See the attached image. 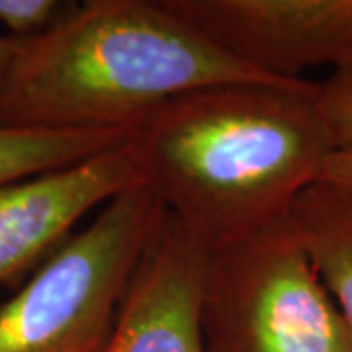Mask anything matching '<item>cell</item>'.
Instances as JSON below:
<instances>
[{"instance_id":"2","label":"cell","mask_w":352,"mask_h":352,"mask_svg":"<svg viewBox=\"0 0 352 352\" xmlns=\"http://www.w3.org/2000/svg\"><path fill=\"white\" fill-rule=\"evenodd\" d=\"M241 80L280 78L231 57L164 0H87L47 34L18 41L0 124L131 133L173 98Z\"/></svg>"},{"instance_id":"12","label":"cell","mask_w":352,"mask_h":352,"mask_svg":"<svg viewBox=\"0 0 352 352\" xmlns=\"http://www.w3.org/2000/svg\"><path fill=\"white\" fill-rule=\"evenodd\" d=\"M319 180L342 184V186H352V145L335 149L329 155Z\"/></svg>"},{"instance_id":"9","label":"cell","mask_w":352,"mask_h":352,"mask_svg":"<svg viewBox=\"0 0 352 352\" xmlns=\"http://www.w3.org/2000/svg\"><path fill=\"white\" fill-rule=\"evenodd\" d=\"M131 133L51 131L0 124V186L51 173L124 145Z\"/></svg>"},{"instance_id":"11","label":"cell","mask_w":352,"mask_h":352,"mask_svg":"<svg viewBox=\"0 0 352 352\" xmlns=\"http://www.w3.org/2000/svg\"><path fill=\"white\" fill-rule=\"evenodd\" d=\"M319 106L333 147L352 145V57L319 85Z\"/></svg>"},{"instance_id":"10","label":"cell","mask_w":352,"mask_h":352,"mask_svg":"<svg viewBox=\"0 0 352 352\" xmlns=\"http://www.w3.org/2000/svg\"><path fill=\"white\" fill-rule=\"evenodd\" d=\"M73 6L75 2L61 0H0V25L16 41L36 39L53 30Z\"/></svg>"},{"instance_id":"8","label":"cell","mask_w":352,"mask_h":352,"mask_svg":"<svg viewBox=\"0 0 352 352\" xmlns=\"http://www.w3.org/2000/svg\"><path fill=\"white\" fill-rule=\"evenodd\" d=\"M288 217L352 333V186L317 180Z\"/></svg>"},{"instance_id":"6","label":"cell","mask_w":352,"mask_h":352,"mask_svg":"<svg viewBox=\"0 0 352 352\" xmlns=\"http://www.w3.org/2000/svg\"><path fill=\"white\" fill-rule=\"evenodd\" d=\"M141 184L127 141L80 163L0 186V286L34 274L90 212Z\"/></svg>"},{"instance_id":"5","label":"cell","mask_w":352,"mask_h":352,"mask_svg":"<svg viewBox=\"0 0 352 352\" xmlns=\"http://www.w3.org/2000/svg\"><path fill=\"white\" fill-rule=\"evenodd\" d=\"M217 47L280 80L352 57V0H164Z\"/></svg>"},{"instance_id":"3","label":"cell","mask_w":352,"mask_h":352,"mask_svg":"<svg viewBox=\"0 0 352 352\" xmlns=\"http://www.w3.org/2000/svg\"><path fill=\"white\" fill-rule=\"evenodd\" d=\"M204 352H352V333L289 217L206 251Z\"/></svg>"},{"instance_id":"7","label":"cell","mask_w":352,"mask_h":352,"mask_svg":"<svg viewBox=\"0 0 352 352\" xmlns=\"http://www.w3.org/2000/svg\"><path fill=\"white\" fill-rule=\"evenodd\" d=\"M204 258L206 251L164 210L102 352H204L198 317Z\"/></svg>"},{"instance_id":"13","label":"cell","mask_w":352,"mask_h":352,"mask_svg":"<svg viewBox=\"0 0 352 352\" xmlns=\"http://www.w3.org/2000/svg\"><path fill=\"white\" fill-rule=\"evenodd\" d=\"M16 50H18V41L8 38L6 34H0V87L4 82V76L8 73V67L12 63Z\"/></svg>"},{"instance_id":"1","label":"cell","mask_w":352,"mask_h":352,"mask_svg":"<svg viewBox=\"0 0 352 352\" xmlns=\"http://www.w3.org/2000/svg\"><path fill=\"white\" fill-rule=\"evenodd\" d=\"M141 184L204 251L288 217L335 151L309 80H241L163 104L127 139Z\"/></svg>"},{"instance_id":"4","label":"cell","mask_w":352,"mask_h":352,"mask_svg":"<svg viewBox=\"0 0 352 352\" xmlns=\"http://www.w3.org/2000/svg\"><path fill=\"white\" fill-rule=\"evenodd\" d=\"M164 208L143 184L108 201L4 303L0 352H102Z\"/></svg>"}]
</instances>
